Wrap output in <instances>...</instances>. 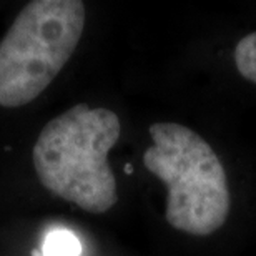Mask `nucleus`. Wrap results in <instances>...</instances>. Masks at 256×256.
Wrapping results in <instances>:
<instances>
[{
	"label": "nucleus",
	"mask_w": 256,
	"mask_h": 256,
	"mask_svg": "<svg viewBox=\"0 0 256 256\" xmlns=\"http://www.w3.org/2000/svg\"><path fill=\"white\" fill-rule=\"evenodd\" d=\"M116 114L76 104L50 120L35 142L34 166L40 183L88 213H105L118 202L108 153L118 142Z\"/></svg>",
	"instance_id": "nucleus-1"
},
{
	"label": "nucleus",
	"mask_w": 256,
	"mask_h": 256,
	"mask_svg": "<svg viewBox=\"0 0 256 256\" xmlns=\"http://www.w3.org/2000/svg\"><path fill=\"white\" fill-rule=\"evenodd\" d=\"M153 145L143 153L146 170L168 188L165 218L175 230L208 236L230 213V188L214 150L192 128L172 122L148 128Z\"/></svg>",
	"instance_id": "nucleus-2"
},
{
	"label": "nucleus",
	"mask_w": 256,
	"mask_h": 256,
	"mask_svg": "<svg viewBox=\"0 0 256 256\" xmlns=\"http://www.w3.org/2000/svg\"><path fill=\"white\" fill-rule=\"evenodd\" d=\"M85 27L78 0H34L0 42V106L35 100L74 55Z\"/></svg>",
	"instance_id": "nucleus-3"
},
{
	"label": "nucleus",
	"mask_w": 256,
	"mask_h": 256,
	"mask_svg": "<svg viewBox=\"0 0 256 256\" xmlns=\"http://www.w3.org/2000/svg\"><path fill=\"white\" fill-rule=\"evenodd\" d=\"M82 243L78 236L65 228H55L45 234L40 248H35L32 256H80Z\"/></svg>",
	"instance_id": "nucleus-4"
},
{
	"label": "nucleus",
	"mask_w": 256,
	"mask_h": 256,
	"mask_svg": "<svg viewBox=\"0 0 256 256\" xmlns=\"http://www.w3.org/2000/svg\"><path fill=\"white\" fill-rule=\"evenodd\" d=\"M234 64L243 78L256 84V32L248 34L234 48Z\"/></svg>",
	"instance_id": "nucleus-5"
},
{
	"label": "nucleus",
	"mask_w": 256,
	"mask_h": 256,
	"mask_svg": "<svg viewBox=\"0 0 256 256\" xmlns=\"http://www.w3.org/2000/svg\"><path fill=\"white\" fill-rule=\"evenodd\" d=\"M125 172H126V173H132V168H130V165H126V168H125Z\"/></svg>",
	"instance_id": "nucleus-6"
}]
</instances>
